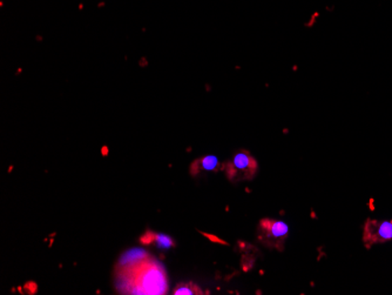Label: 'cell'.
I'll return each mask as SVG.
<instances>
[{
    "label": "cell",
    "instance_id": "obj_1",
    "mask_svg": "<svg viewBox=\"0 0 392 295\" xmlns=\"http://www.w3.org/2000/svg\"><path fill=\"white\" fill-rule=\"evenodd\" d=\"M117 291L125 294H166L168 291L165 268L146 253L134 261L122 262L115 271Z\"/></svg>",
    "mask_w": 392,
    "mask_h": 295
},
{
    "label": "cell",
    "instance_id": "obj_2",
    "mask_svg": "<svg viewBox=\"0 0 392 295\" xmlns=\"http://www.w3.org/2000/svg\"><path fill=\"white\" fill-rule=\"evenodd\" d=\"M224 173L233 182L252 180L257 172V161L249 152H238L231 160L224 164Z\"/></svg>",
    "mask_w": 392,
    "mask_h": 295
},
{
    "label": "cell",
    "instance_id": "obj_3",
    "mask_svg": "<svg viewBox=\"0 0 392 295\" xmlns=\"http://www.w3.org/2000/svg\"><path fill=\"white\" fill-rule=\"evenodd\" d=\"M289 227L286 224L274 219H262L257 227V239L268 248L283 251Z\"/></svg>",
    "mask_w": 392,
    "mask_h": 295
},
{
    "label": "cell",
    "instance_id": "obj_4",
    "mask_svg": "<svg viewBox=\"0 0 392 295\" xmlns=\"http://www.w3.org/2000/svg\"><path fill=\"white\" fill-rule=\"evenodd\" d=\"M392 239V220L379 222L368 219L363 229V243L368 248Z\"/></svg>",
    "mask_w": 392,
    "mask_h": 295
},
{
    "label": "cell",
    "instance_id": "obj_5",
    "mask_svg": "<svg viewBox=\"0 0 392 295\" xmlns=\"http://www.w3.org/2000/svg\"><path fill=\"white\" fill-rule=\"evenodd\" d=\"M224 164H221L220 160L213 155H207L203 158L196 159L191 165V174L196 177L203 172H219L224 170Z\"/></svg>",
    "mask_w": 392,
    "mask_h": 295
},
{
    "label": "cell",
    "instance_id": "obj_6",
    "mask_svg": "<svg viewBox=\"0 0 392 295\" xmlns=\"http://www.w3.org/2000/svg\"><path fill=\"white\" fill-rule=\"evenodd\" d=\"M140 243L146 246H154L160 250H169L175 246V243L170 236L152 232V231H147L145 234H143L140 238Z\"/></svg>",
    "mask_w": 392,
    "mask_h": 295
},
{
    "label": "cell",
    "instance_id": "obj_7",
    "mask_svg": "<svg viewBox=\"0 0 392 295\" xmlns=\"http://www.w3.org/2000/svg\"><path fill=\"white\" fill-rule=\"evenodd\" d=\"M174 294L202 295L203 294V291H202L201 288L198 287V285L193 284V282H187V284H180L179 286L174 289Z\"/></svg>",
    "mask_w": 392,
    "mask_h": 295
}]
</instances>
